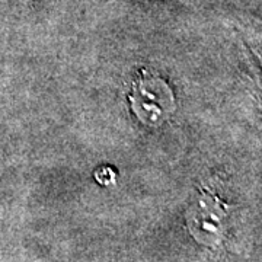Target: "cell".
<instances>
[{"label": "cell", "instance_id": "obj_1", "mask_svg": "<svg viewBox=\"0 0 262 262\" xmlns=\"http://www.w3.org/2000/svg\"><path fill=\"white\" fill-rule=\"evenodd\" d=\"M128 101L139 121L149 127L163 124L175 110V96L170 86L162 77L146 70L139 72L133 82Z\"/></svg>", "mask_w": 262, "mask_h": 262}, {"label": "cell", "instance_id": "obj_3", "mask_svg": "<svg viewBox=\"0 0 262 262\" xmlns=\"http://www.w3.org/2000/svg\"><path fill=\"white\" fill-rule=\"evenodd\" d=\"M95 177H96V179H98L101 184H103V185H110V184H113L114 181H115V172H114L111 168L106 166V168L96 170Z\"/></svg>", "mask_w": 262, "mask_h": 262}, {"label": "cell", "instance_id": "obj_2", "mask_svg": "<svg viewBox=\"0 0 262 262\" xmlns=\"http://www.w3.org/2000/svg\"><path fill=\"white\" fill-rule=\"evenodd\" d=\"M226 217L225 204L213 194H201L195 206L189 211V227L196 241L213 244L214 237L223 233V220Z\"/></svg>", "mask_w": 262, "mask_h": 262}]
</instances>
